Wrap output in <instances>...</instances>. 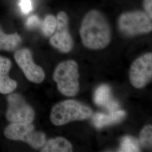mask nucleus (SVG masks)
I'll return each instance as SVG.
<instances>
[{
	"label": "nucleus",
	"mask_w": 152,
	"mask_h": 152,
	"mask_svg": "<svg viewBox=\"0 0 152 152\" xmlns=\"http://www.w3.org/2000/svg\"><path fill=\"white\" fill-rule=\"evenodd\" d=\"M80 34L83 45L88 49L100 50L108 46L112 33L108 20L101 11L92 9L82 20Z\"/></svg>",
	"instance_id": "nucleus-1"
},
{
	"label": "nucleus",
	"mask_w": 152,
	"mask_h": 152,
	"mask_svg": "<svg viewBox=\"0 0 152 152\" xmlns=\"http://www.w3.org/2000/svg\"><path fill=\"white\" fill-rule=\"evenodd\" d=\"M92 115V110L74 100H67L57 104L50 113V121L55 126H62L74 121L88 119Z\"/></svg>",
	"instance_id": "nucleus-2"
},
{
	"label": "nucleus",
	"mask_w": 152,
	"mask_h": 152,
	"mask_svg": "<svg viewBox=\"0 0 152 152\" xmlns=\"http://www.w3.org/2000/svg\"><path fill=\"white\" fill-rule=\"evenodd\" d=\"M117 24L120 32L126 36L146 34L152 30V18L145 11L139 10L122 13Z\"/></svg>",
	"instance_id": "nucleus-3"
},
{
	"label": "nucleus",
	"mask_w": 152,
	"mask_h": 152,
	"mask_svg": "<svg viewBox=\"0 0 152 152\" xmlns=\"http://www.w3.org/2000/svg\"><path fill=\"white\" fill-rule=\"evenodd\" d=\"M78 65L74 60H67L60 63L55 69L53 78L58 88L66 96H74L79 91Z\"/></svg>",
	"instance_id": "nucleus-4"
},
{
	"label": "nucleus",
	"mask_w": 152,
	"mask_h": 152,
	"mask_svg": "<svg viewBox=\"0 0 152 152\" xmlns=\"http://www.w3.org/2000/svg\"><path fill=\"white\" fill-rule=\"evenodd\" d=\"M4 135L10 140L27 142L34 149L44 147L46 142V135L42 132L35 130L31 123H11L6 127Z\"/></svg>",
	"instance_id": "nucleus-5"
},
{
	"label": "nucleus",
	"mask_w": 152,
	"mask_h": 152,
	"mask_svg": "<svg viewBox=\"0 0 152 152\" xmlns=\"http://www.w3.org/2000/svg\"><path fill=\"white\" fill-rule=\"evenodd\" d=\"M8 107L6 113L7 120L11 123L30 124L34 118L35 113L25 99L18 94L7 97Z\"/></svg>",
	"instance_id": "nucleus-6"
},
{
	"label": "nucleus",
	"mask_w": 152,
	"mask_h": 152,
	"mask_svg": "<svg viewBox=\"0 0 152 152\" xmlns=\"http://www.w3.org/2000/svg\"><path fill=\"white\" fill-rule=\"evenodd\" d=\"M152 54L142 55L134 61L130 71V80L136 88L144 87L152 80Z\"/></svg>",
	"instance_id": "nucleus-7"
},
{
	"label": "nucleus",
	"mask_w": 152,
	"mask_h": 152,
	"mask_svg": "<svg viewBox=\"0 0 152 152\" xmlns=\"http://www.w3.org/2000/svg\"><path fill=\"white\" fill-rule=\"evenodd\" d=\"M57 26L50 43L55 48L64 53L70 52L73 47V41L69 32V18L64 11L59 12L57 16Z\"/></svg>",
	"instance_id": "nucleus-8"
},
{
	"label": "nucleus",
	"mask_w": 152,
	"mask_h": 152,
	"mask_svg": "<svg viewBox=\"0 0 152 152\" xmlns=\"http://www.w3.org/2000/svg\"><path fill=\"white\" fill-rule=\"evenodd\" d=\"M14 58L18 65L29 81L39 83L44 81L45 78V72L41 67L34 63L31 51L29 49L17 50Z\"/></svg>",
	"instance_id": "nucleus-9"
},
{
	"label": "nucleus",
	"mask_w": 152,
	"mask_h": 152,
	"mask_svg": "<svg viewBox=\"0 0 152 152\" xmlns=\"http://www.w3.org/2000/svg\"><path fill=\"white\" fill-rule=\"evenodd\" d=\"M126 114L125 111L120 110L110 112L109 114L97 113L92 117V124L96 128L101 129L104 126L112 125L121 121L125 118Z\"/></svg>",
	"instance_id": "nucleus-10"
},
{
	"label": "nucleus",
	"mask_w": 152,
	"mask_h": 152,
	"mask_svg": "<svg viewBox=\"0 0 152 152\" xmlns=\"http://www.w3.org/2000/svg\"><path fill=\"white\" fill-rule=\"evenodd\" d=\"M73 148L71 143L61 137L49 140L44 145L42 152H71Z\"/></svg>",
	"instance_id": "nucleus-11"
},
{
	"label": "nucleus",
	"mask_w": 152,
	"mask_h": 152,
	"mask_svg": "<svg viewBox=\"0 0 152 152\" xmlns=\"http://www.w3.org/2000/svg\"><path fill=\"white\" fill-rule=\"evenodd\" d=\"M21 42L22 38L17 33L7 34L4 33L0 26V51H13Z\"/></svg>",
	"instance_id": "nucleus-12"
},
{
	"label": "nucleus",
	"mask_w": 152,
	"mask_h": 152,
	"mask_svg": "<svg viewBox=\"0 0 152 152\" xmlns=\"http://www.w3.org/2000/svg\"><path fill=\"white\" fill-rule=\"evenodd\" d=\"M110 100V89L108 86L103 85L96 89L94 95V101L99 106H105Z\"/></svg>",
	"instance_id": "nucleus-13"
},
{
	"label": "nucleus",
	"mask_w": 152,
	"mask_h": 152,
	"mask_svg": "<svg viewBox=\"0 0 152 152\" xmlns=\"http://www.w3.org/2000/svg\"><path fill=\"white\" fill-rule=\"evenodd\" d=\"M17 87V82L10 78L9 73H0V93L7 94L12 92Z\"/></svg>",
	"instance_id": "nucleus-14"
},
{
	"label": "nucleus",
	"mask_w": 152,
	"mask_h": 152,
	"mask_svg": "<svg viewBox=\"0 0 152 152\" xmlns=\"http://www.w3.org/2000/svg\"><path fill=\"white\" fill-rule=\"evenodd\" d=\"M119 152H140V146L139 142L133 137L126 136L124 137L121 143Z\"/></svg>",
	"instance_id": "nucleus-15"
},
{
	"label": "nucleus",
	"mask_w": 152,
	"mask_h": 152,
	"mask_svg": "<svg viewBox=\"0 0 152 152\" xmlns=\"http://www.w3.org/2000/svg\"><path fill=\"white\" fill-rule=\"evenodd\" d=\"M56 26V17L52 14L48 15L45 17L42 23V29L44 34L47 37L52 36L55 32Z\"/></svg>",
	"instance_id": "nucleus-16"
},
{
	"label": "nucleus",
	"mask_w": 152,
	"mask_h": 152,
	"mask_svg": "<svg viewBox=\"0 0 152 152\" xmlns=\"http://www.w3.org/2000/svg\"><path fill=\"white\" fill-rule=\"evenodd\" d=\"M140 142L142 147L147 148L152 147V127L148 125L143 128L140 135Z\"/></svg>",
	"instance_id": "nucleus-17"
},
{
	"label": "nucleus",
	"mask_w": 152,
	"mask_h": 152,
	"mask_svg": "<svg viewBox=\"0 0 152 152\" xmlns=\"http://www.w3.org/2000/svg\"><path fill=\"white\" fill-rule=\"evenodd\" d=\"M11 66L12 63L9 59L0 56V73H9Z\"/></svg>",
	"instance_id": "nucleus-18"
},
{
	"label": "nucleus",
	"mask_w": 152,
	"mask_h": 152,
	"mask_svg": "<svg viewBox=\"0 0 152 152\" xmlns=\"http://www.w3.org/2000/svg\"><path fill=\"white\" fill-rule=\"evenodd\" d=\"M20 6L22 11L25 14H28L32 11V5L31 0H20Z\"/></svg>",
	"instance_id": "nucleus-19"
},
{
	"label": "nucleus",
	"mask_w": 152,
	"mask_h": 152,
	"mask_svg": "<svg viewBox=\"0 0 152 152\" xmlns=\"http://www.w3.org/2000/svg\"><path fill=\"white\" fill-rule=\"evenodd\" d=\"M143 7L145 12L149 16L152 18V0H144Z\"/></svg>",
	"instance_id": "nucleus-20"
},
{
	"label": "nucleus",
	"mask_w": 152,
	"mask_h": 152,
	"mask_svg": "<svg viewBox=\"0 0 152 152\" xmlns=\"http://www.w3.org/2000/svg\"><path fill=\"white\" fill-rule=\"evenodd\" d=\"M105 107L110 112H112L118 110L119 104L116 101L110 99L108 103L105 105Z\"/></svg>",
	"instance_id": "nucleus-21"
},
{
	"label": "nucleus",
	"mask_w": 152,
	"mask_h": 152,
	"mask_svg": "<svg viewBox=\"0 0 152 152\" xmlns=\"http://www.w3.org/2000/svg\"><path fill=\"white\" fill-rule=\"evenodd\" d=\"M38 24V18L36 16H32L27 21V26L29 27H33Z\"/></svg>",
	"instance_id": "nucleus-22"
}]
</instances>
